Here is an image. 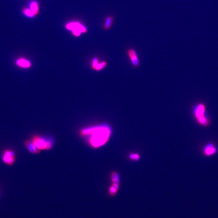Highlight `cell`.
<instances>
[{
  "label": "cell",
  "instance_id": "1",
  "mask_svg": "<svg viewBox=\"0 0 218 218\" xmlns=\"http://www.w3.org/2000/svg\"><path fill=\"white\" fill-rule=\"evenodd\" d=\"M81 134L87 137L89 146L97 149L103 146L108 141L111 129L108 125H103L84 129L81 131Z\"/></svg>",
  "mask_w": 218,
  "mask_h": 218
},
{
  "label": "cell",
  "instance_id": "2",
  "mask_svg": "<svg viewBox=\"0 0 218 218\" xmlns=\"http://www.w3.org/2000/svg\"><path fill=\"white\" fill-rule=\"evenodd\" d=\"M194 119L200 126L207 127L210 126L211 120L207 113V106L202 102L198 103L194 106L192 110Z\"/></svg>",
  "mask_w": 218,
  "mask_h": 218
},
{
  "label": "cell",
  "instance_id": "3",
  "mask_svg": "<svg viewBox=\"0 0 218 218\" xmlns=\"http://www.w3.org/2000/svg\"><path fill=\"white\" fill-rule=\"evenodd\" d=\"M31 141L39 151L41 150H50L52 149L54 146V141L52 140L46 138L38 135L33 136L31 137Z\"/></svg>",
  "mask_w": 218,
  "mask_h": 218
},
{
  "label": "cell",
  "instance_id": "4",
  "mask_svg": "<svg viewBox=\"0 0 218 218\" xmlns=\"http://www.w3.org/2000/svg\"><path fill=\"white\" fill-rule=\"evenodd\" d=\"M65 28L69 31H71L72 35L76 37L81 36L82 33H87V27L79 21L69 22L65 25Z\"/></svg>",
  "mask_w": 218,
  "mask_h": 218
},
{
  "label": "cell",
  "instance_id": "5",
  "mask_svg": "<svg viewBox=\"0 0 218 218\" xmlns=\"http://www.w3.org/2000/svg\"><path fill=\"white\" fill-rule=\"evenodd\" d=\"M202 152V154L206 157H210L217 154L218 152V148L215 143H209L203 146Z\"/></svg>",
  "mask_w": 218,
  "mask_h": 218
},
{
  "label": "cell",
  "instance_id": "6",
  "mask_svg": "<svg viewBox=\"0 0 218 218\" xmlns=\"http://www.w3.org/2000/svg\"><path fill=\"white\" fill-rule=\"evenodd\" d=\"M15 160L16 156L14 151L10 149H6L4 151L2 160L4 164L12 166L15 163Z\"/></svg>",
  "mask_w": 218,
  "mask_h": 218
},
{
  "label": "cell",
  "instance_id": "7",
  "mask_svg": "<svg viewBox=\"0 0 218 218\" xmlns=\"http://www.w3.org/2000/svg\"><path fill=\"white\" fill-rule=\"evenodd\" d=\"M127 54L129 58L132 65L135 68H138L140 66V60L138 57L136 51L133 49H128L127 50Z\"/></svg>",
  "mask_w": 218,
  "mask_h": 218
},
{
  "label": "cell",
  "instance_id": "8",
  "mask_svg": "<svg viewBox=\"0 0 218 218\" xmlns=\"http://www.w3.org/2000/svg\"><path fill=\"white\" fill-rule=\"evenodd\" d=\"M91 67L94 70L100 71L106 68L107 66V62L106 61H103L101 62H99V60L97 58H94L91 62Z\"/></svg>",
  "mask_w": 218,
  "mask_h": 218
},
{
  "label": "cell",
  "instance_id": "9",
  "mask_svg": "<svg viewBox=\"0 0 218 218\" xmlns=\"http://www.w3.org/2000/svg\"><path fill=\"white\" fill-rule=\"evenodd\" d=\"M24 144L26 148H27V149H28V151L31 154H39L40 153V151H38V149L35 146V145L31 142V140H25Z\"/></svg>",
  "mask_w": 218,
  "mask_h": 218
},
{
  "label": "cell",
  "instance_id": "10",
  "mask_svg": "<svg viewBox=\"0 0 218 218\" xmlns=\"http://www.w3.org/2000/svg\"><path fill=\"white\" fill-rule=\"evenodd\" d=\"M16 64L19 67L23 68H28L31 66V62L28 60L21 58L17 59L16 61Z\"/></svg>",
  "mask_w": 218,
  "mask_h": 218
},
{
  "label": "cell",
  "instance_id": "11",
  "mask_svg": "<svg viewBox=\"0 0 218 218\" xmlns=\"http://www.w3.org/2000/svg\"><path fill=\"white\" fill-rule=\"evenodd\" d=\"M114 17L112 16H108L105 19L103 23V28L106 30H108L111 28L114 23Z\"/></svg>",
  "mask_w": 218,
  "mask_h": 218
},
{
  "label": "cell",
  "instance_id": "12",
  "mask_svg": "<svg viewBox=\"0 0 218 218\" xmlns=\"http://www.w3.org/2000/svg\"><path fill=\"white\" fill-rule=\"evenodd\" d=\"M119 185L120 182H112V184L110 186L109 190V193L110 195L113 196L117 194L119 187Z\"/></svg>",
  "mask_w": 218,
  "mask_h": 218
},
{
  "label": "cell",
  "instance_id": "13",
  "mask_svg": "<svg viewBox=\"0 0 218 218\" xmlns=\"http://www.w3.org/2000/svg\"><path fill=\"white\" fill-rule=\"evenodd\" d=\"M29 7L30 9L35 13V15H36L38 11V3L35 1L31 2L29 5Z\"/></svg>",
  "mask_w": 218,
  "mask_h": 218
},
{
  "label": "cell",
  "instance_id": "14",
  "mask_svg": "<svg viewBox=\"0 0 218 218\" xmlns=\"http://www.w3.org/2000/svg\"><path fill=\"white\" fill-rule=\"evenodd\" d=\"M23 13L25 16L28 17H33L35 15V13H33L30 8L24 9Z\"/></svg>",
  "mask_w": 218,
  "mask_h": 218
},
{
  "label": "cell",
  "instance_id": "15",
  "mask_svg": "<svg viewBox=\"0 0 218 218\" xmlns=\"http://www.w3.org/2000/svg\"><path fill=\"white\" fill-rule=\"evenodd\" d=\"M129 158L133 161H138L140 160V156L138 154L133 153V154H130Z\"/></svg>",
  "mask_w": 218,
  "mask_h": 218
}]
</instances>
